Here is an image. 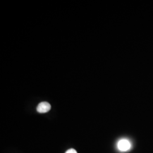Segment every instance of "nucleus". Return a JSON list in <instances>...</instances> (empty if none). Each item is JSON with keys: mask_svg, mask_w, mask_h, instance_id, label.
Segmentation results:
<instances>
[{"mask_svg": "<svg viewBox=\"0 0 153 153\" xmlns=\"http://www.w3.org/2000/svg\"><path fill=\"white\" fill-rule=\"evenodd\" d=\"M117 147L120 151L126 152L131 148V143L128 140L123 139L118 142Z\"/></svg>", "mask_w": 153, "mask_h": 153, "instance_id": "obj_1", "label": "nucleus"}, {"mask_svg": "<svg viewBox=\"0 0 153 153\" xmlns=\"http://www.w3.org/2000/svg\"><path fill=\"white\" fill-rule=\"evenodd\" d=\"M51 108V106L50 104L48 102H41L40 104H39L36 108V110L39 113L43 114V113H46L48 112Z\"/></svg>", "mask_w": 153, "mask_h": 153, "instance_id": "obj_2", "label": "nucleus"}, {"mask_svg": "<svg viewBox=\"0 0 153 153\" xmlns=\"http://www.w3.org/2000/svg\"><path fill=\"white\" fill-rule=\"evenodd\" d=\"M65 153H77V152L76 150H74L73 149H69L68 150H67Z\"/></svg>", "mask_w": 153, "mask_h": 153, "instance_id": "obj_3", "label": "nucleus"}]
</instances>
